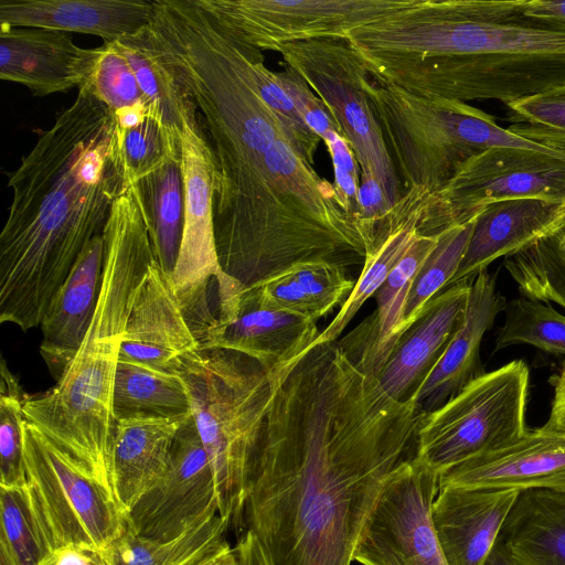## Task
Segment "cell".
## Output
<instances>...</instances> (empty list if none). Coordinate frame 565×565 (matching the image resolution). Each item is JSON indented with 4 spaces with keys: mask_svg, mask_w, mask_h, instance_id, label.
<instances>
[{
    "mask_svg": "<svg viewBox=\"0 0 565 565\" xmlns=\"http://www.w3.org/2000/svg\"><path fill=\"white\" fill-rule=\"evenodd\" d=\"M525 15L565 25V0H523Z\"/></svg>",
    "mask_w": 565,
    "mask_h": 565,
    "instance_id": "cell-45",
    "label": "cell"
},
{
    "mask_svg": "<svg viewBox=\"0 0 565 565\" xmlns=\"http://www.w3.org/2000/svg\"><path fill=\"white\" fill-rule=\"evenodd\" d=\"M86 87L118 119L131 111L148 110L136 75L117 42H104ZM79 86V87H81Z\"/></svg>",
    "mask_w": 565,
    "mask_h": 565,
    "instance_id": "cell-39",
    "label": "cell"
},
{
    "mask_svg": "<svg viewBox=\"0 0 565 565\" xmlns=\"http://www.w3.org/2000/svg\"><path fill=\"white\" fill-rule=\"evenodd\" d=\"M484 565H518L503 550L497 540L491 553L489 554Z\"/></svg>",
    "mask_w": 565,
    "mask_h": 565,
    "instance_id": "cell-48",
    "label": "cell"
},
{
    "mask_svg": "<svg viewBox=\"0 0 565 565\" xmlns=\"http://www.w3.org/2000/svg\"><path fill=\"white\" fill-rule=\"evenodd\" d=\"M129 189L143 216L156 259L167 274L172 275L184 222L181 159L170 158L162 167Z\"/></svg>",
    "mask_w": 565,
    "mask_h": 565,
    "instance_id": "cell-29",
    "label": "cell"
},
{
    "mask_svg": "<svg viewBox=\"0 0 565 565\" xmlns=\"http://www.w3.org/2000/svg\"><path fill=\"white\" fill-rule=\"evenodd\" d=\"M422 411L398 402L338 342L313 343L279 382L244 509L274 565H350Z\"/></svg>",
    "mask_w": 565,
    "mask_h": 565,
    "instance_id": "cell-2",
    "label": "cell"
},
{
    "mask_svg": "<svg viewBox=\"0 0 565 565\" xmlns=\"http://www.w3.org/2000/svg\"><path fill=\"white\" fill-rule=\"evenodd\" d=\"M201 343L172 282L157 259L148 269L130 310L119 360L180 374Z\"/></svg>",
    "mask_w": 565,
    "mask_h": 565,
    "instance_id": "cell-17",
    "label": "cell"
},
{
    "mask_svg": "<svg viewBox=\"0 0 565 565\" xmlns=\"http://www.w3.org/2000/svg\"><path fill=\"white\" fill-rule=\"evenodd\" d=\"M565 492V433L543 426L439 475V488Z\"/></svg>",
    "mask_w": 565,
    "mask_h": 565,
    "instance_id": "cell-18",
    "label": "cell"
},
{
    "mask_svg": "<svg viewBox=\"0 0 565 565\" xmlns=\"http://www.w3.org/2000/svg\"><path fill=\"white\" fill-rule=\"evenodd\" d=\"M472 280L436 295L398 337L376 375L392 398L407 402L416 396L465 318Z\"/></svg>",
    "mask_w": 565,
    "mask_h": 565,
    "instance_id": "cell-19",
    "label": "cell"
},
{
    "mask_svg": "<svg viewBox=\"0 0 565 565\" xmlns=\"http://www.w3.org/2000/svg\"><path fill=\"white\" fill-rule=\"evenodd\" d=\"M190 414L168 417L135 413L117 417L114 490L129 513L166 472L174 437Z\"/></svg>",
    "mask_w": 565,
    "mask_h": 565,
    "instance_id": "cell-26",
    "label": "cell"
},
{
    "mask_svg": "<svg viewBox=\"0 0 565 565\" xmlns=\"http://www.w3.org/2000/svg\"><path fill=\"white\" fill-rule=\"evenodd\" d=\"M475 218L437 234V244L416 273L406 298L399 335L414 322L425 306L447 288L458 270L469 243Z\"/></svg>",
    "mask_w": 565,
    "mask_h": 565,
    "instance_id": "cell-34",
    "label": "cell"
},
{
    "mask_svg": "<svg viewBox=\"0 0 565 565\" xmlns=\"http://www.w3.org/2000/svg\"><path fill=\"white\" fill-rule=\"evenodd\" d=\"M230 526L215 511L175 539L156 540L138 534L129 521L122 534L97 554L104 565H180L225 543Z\"/></svg>",
    "mask_w": 565,
    "mask_h": 565,
    "instance_id": "cell-31",
    "label": "cell"
},
{
    "mask_svg": "<svg viewBox=\"0 0 565 565\" xmlns=\"http://www.w3.org/2000/svg\"><path fill=\"white\" fill-rule=\"evenodd\" d=\"M507 299L497 290L488 270L471 284L465 318L445 353L414 397L422 412H431L455 396L467 384L486 373L480 359L483 335L504 311Z\"/></svg>",
    "mask_w": 565,
    "mask_h": 565,
    "instance_id": "cell-25",
    "label": "cell"
},
{
    "mask_svg": "<svg viewBox=\"0 0 565 565\" xmlns=\"http://www.w3.org/2000/svg\"><path fill=\"white\" fill-rule=\"evenodd\" d=\"M215 511L213 470L190 414L174 437L166 472L130 511V524L145 537L172 540Z\"/></svg>",
    "mask_w": 565,
    "mask_h": 565,
    "instance_id": "cell-16",
    "label": "cell"
},
{
    "mask_svg": "<svg viewBox=\"0 0 565 565\" xmlns=\"http://www.w3.org/2000/svg\"><path fill=\"white\" fill-rule=\"evenodd\" d=\"M252 72L260 97L281 121L294 148L313 166L321 139L307 126L276 72L267 68L262 51L257 49H254L252 56Z\"/></svg>",
    "mask_w": 565,
    "mask_h": 565,
    "instance_id": "cell-41",
    "label": "cell"
},
{
    "mask_svg": "<svg viewBox=\"0 0 565 565\" xmlns=\"http://www.w3.org/2000/svg\"><path fill=\"white\" fill-rule=\"evenodd\" d=\"M439 475L413 456L392 473L353 552L363 565H448L431 518Z\"/></svg>",
    "mask_w": 565,
    "mask_h": 565,
    "instance_id": "cell-12",
    "label": "cell"
},
{
    "mask_svg": "<svg viewBox=\"0 0 565 565\" xmlns=\"http://www.w3.org/2000/svg\"><path fill=\"white\" fill-rule=\"evenodd\" d=\"M23 444L29 505L53 555L99 553L122 534L130 514L114 491L28 420Z\"/></svg>",
    "mask_w": 565,
    "mask_h": 565,
    "instance_id": "cell-8",
    "label": "cell"
},
{
    "mask_svg": "<svg viewBox=\"0 0 565 565\" xmlns=\"http://www.w3.org/2000/svg\"><path fill=\"white\" fill-rule=\"evenodd\" d=\"M52 565H104L95 552L79 548H64L54 554Z\"/></svg>",
    "mask_w": 565,
    "mask_h": 565,
    "instance_id": "cell-46",
    "label": "cell"
},
{
    "mask_svg": "<svg viewBox=\"0 0 565 565\" xmlns=\"http://www.w3.org/2000/svg\"><path fill=\"white\" fill-rule=\"evenodd\" d=\"M104 244L100 291L86 335L56 384L41 395H28L24 415L115 492V376L130 310L156 260L130 189L111 206Z\"/></svg>",
    "mask_w": 565,
    "mask_h": 565,
    "instance_id": "cell-5",
    "label": "cell"
},
{
    "mask_svg": "<svg viewBox=\"0 0 565 565\" xmlns=\"http://www.w3.org/2000/svg\"><path fill=\"white\" fill-rule=\"evenodd\" d=\"M520 491L441 487L431 507L448 565H484Z\"/></svg>",
    "mask_w": 565,
    "mask_h": 565,
    "instance_id": "cell-22",
    "label": "cell"
},
{
    "mask_svg": "<svg viewBox=\"0 0 565 565\" xmlns=\"http://www.w3.org/2000/svg\"><path fill=\"white\" fill-rule=\"evenodd\" d=\"M98 47L77 46L66 32L0 25V78L34 96L79 87L92 73Z\"/></svg>",
    "mask_w": 565,
    "mask_h": 565,
    "instance_id": "cell-20",
    "label": "cell"
},
{
    "mask_svg": "<svg viewBox=\"0 0 565 565\" xmlns=\"http://www.w3.org/2000/svg\"><path fill=\"white\" fill-rule=\"evenodd\" d=\"M526 198L565 203V150L490 148L475 154L429 193L418 232L436 235L473 220L491 203Z\"/></svg>",
    "mask_w": 565,
    "mask_h": 565,
    "instance_id": "cell-11",
    "label": "cell"
},
{
    "mask_svg": "<svg viewBox=\"0 0 565 565\" xmlns=\"http://www.w3.org/2000/svg\"><path fill=\"white\" fill-rule=\"evenodd\" d=\"M565 225V203L537 198L500 201L476 217L457 273L448 287L472 280L500 257L514 255Z\"/></svg>",
    "mask_w": 565,
    "mask_h": 565,
    "instance_id": "cell-21",
    "label": "cell"
},
{
    "mask_svg": "<svg viewBox=\"0 0 565 565\" xmlns=\"http://www.w3.org/2000/svg\"><path fill=\"white\" fill-rule=\"evenodd\" d=\"M28 394L2 358L0 364V488L26 484L23 423Z\"/></svg>",
    "mask_w": 565,
    "mask_h": 565,
    "instance_id": "cell-37",
    "label": "cell"
},
{
    "mask_svg": "<svg viewBox=\"0 0 565 565\" xmlns=\"http://www.w3.org/2000/svg\"><path fill=\"white\" fill-rule=\"evenodd\" d=\"M498 541L518 565H565V492L521 491Z\"/></svg>",
    "mask_w": 565,
    "mask_h": 565,
    "instance_id": "cell-27",
    "label": "cell"
},
{
    "mask_svg": "<svg viewBox=\"0 0 565 565\" xmlns=\"http://www.w3.org/2000/svg\"><path fill=\"white\" fill-rule=\"evenodd\" d=\"M505 319L495 338L494 352L515 344L565 355V316L550 303L526 297L507 301Z\"/></svg>",
    "mask_w": 565,
    "mask_h": 565,
    "instance_id": "cell-36",
    "label": "cell"
},
{
    "mask_svg": "<svg viewBox=\"0 0 565 565\" xmlns=\"http://www.w3.org/2000/svg\"><path fill=\"white\" fill-rule=\"evenodd\" d=\"M104 248V233L87 243L41 322L40 353L56 381L78 351L94 317L102 285Z\"/></svg>",
    "mask_w": 565,
    "mask_h": 565,
    "instance_id": "cell-23",
    "label": "cell"
},
{
    "mask_svg": "<svg viewBox=\"0 0 565 565\" xmlns=\"http://www.w3.org/2000/svg\"><path fill=\"white\" fill-rule=\"evenodd\" d=\"M347 40L372 77L423 97L507 105L565 87V25L523 0H414Z\"/></svg>",
    "mask_w": 565,
    "mask_h": 565,
    "instance_id": "cell-4",
    "label": "cell"
},
{
    "mask_svg": "<svg viewBox=\"0 0 565 565\" xmlns=\"http://www.w3.org/2000/svg\"><path fill=\"white\" fill-rule=\"evenodd\" d=\"M115 140L128 188L158 170L170 158L181 159V142L150 115L132 127L116 128Z\"/></svg>",
    "mask_w": 565,
    "mask_h": 565,
    "instance_id": "cell-38",
    "label": "cell"
},
{
    "mask_svg": "<svg viewBox=\"0 0 565 565\" xmlns=\"http://www.w3.org/2000/svg\"><path fill=\"white\" fill-rule=\"evenodd\" d=\"M414 0H203L244 42L259 51L351 31L408 7Z\"/></svg>",
    "mask_w": 565,
    "mask_h": 565,
    "instance_id": "cell-14",
    "label": "cell"
},
{
    "mask_svg": "<svg viewBox=\"0 0 565 565\" xmlns=\"http://www.w3.org/2000/svg\"><path fill=\"white\" fill-rule=\"evenodd\" d=\"M216 307L201 330V349L241 353L274 371L291 363L319 335L317 322L269 300L259 286L244 287L226 275L214 284Z\"/></svg>",
    "mask_w": 565,
    "mask_h": 565,
    "instance_id": "cell-13",
    "label": "cell"
},
{
    "mask_svg": "<svg viewBox=\"0 0 565 565\" xmlns=\"http://www.w3.org/2000/svg\"><path fill=\"white\" fill-rule=\"evenodd\" d=\"M554 395L551 413L543 426L546 429L565 433V361L557 374L550 379Z\"/></svg>",
    "mask_w": 565,
    "mask_h": 565,
    "instance_id": "cell-44",
    "label": "cell"
},
{
    "mask_svg": "<svg viewBox=\"0 0 565 565\" xmlns=\"http://www.w3.org/2000/svg\"><path fill=\"white\" fill-rule=\"evenodd\" d=\"M291 363L266 371L241 353L201 349L180 372L213 470L218 513L231 525L244 521L266 416Z\"/></svg>",
    "mask_w": 565,
    "mask_h": 565,
    "instance_id": "cell-6",
    "label": "cell"
},
{
    "mask_svg": "<svg viewBox=\"0 0 565 565\" xmlns=\"http://www.w3.org/2000/svg\"><path fill=\"white\" fill-rule=\"evenodd\" d=\"M257 286L275 305L317 321L343 305L355 284L343 267L326 262H305Z\"/></svg>",
    "mask_w": 565,
    "mask_h": 565,
    "instance_id": "cell-30",
    "label": "cell"
},
{
    "mask_svg": "<svg viewBox=\"0 0 565 565\" xmlns=\"http://www.w3.org/2000/svg\"><path fill=\"white\" fill-rule=\"evenodd\" d=\"M505 106L509 130L529 140L565 146V87Z\"/></svg>",
    "mask_w": 565,
    "mask_h": 565,
    "instance_id": "cell-40",
    "label": "cell"
},
{
    "mask_svg": "<svg viewBox=\"0 0 565 565\" xmlns=\"http://www.w3.org/2000/svg\"><path fill=\"white\" fill-rule=\"evenodd\" d=\"M504 267L523 297L565 308V225L505 257Z\"/></svg>",
    "mask_w": 565,
    "mask_h": 565,
    "instance_id": "cell-33",
    "label": "cell"
},
{
    "mask_svg": "<svg viewBox=\"0 0 565 565\" xmlns=\"http://www.w3.org/2000/svg\"><path fill=\"white\" fill-rule=\"evenodd\" d=\"M148 25L116 42L136 75L148 115L159 120L168 134L181 142L185 126L201 129L199 111L158 55Z\"/></svg>",
    "mask_w": 565,
    "mask_h": 565,
    "instance_id": "cell-28",
    "label": "cell"
},
{
    "mask_svg": "<svg viewBox=\"0 0 565 565\" xmlns=\"http://www.w3.org/2000/svg\"><path fill=\"white\" fill-rule=\"evenodd\" d=\"M320 98L350 145L360 180L374 179L393 206L404 192L366 87L370 74L345 39L294 42L277 51Z\"/></svg>",
    "mask_w": 565,
    "mask_h": 565,
    "instance_id": "cell-10",
    "label": "cell"
},
{
    "mask_svg": "<svg viewBox=\"0 0 565 565\" xmlns=\"http://www.w3.org/2000/svg\"><path fill=\"white\" fill-rule=\"evenodd\" d=\"M153 8L152 44L210 137L224 275L248 287L305 262L363 265L371 254L365 234L257 90L255 47L203 0H154Z\"/></svg>",
    "mask_w": 565,
    "mask_h": 565,
    "instance_id": "cell-1",
    "label": "cell"
},
{
    "mask_svg": "<svg viewBox=\"0 0 565 565\" xmlns=\"http://www.w3.org/2000/svg\"><path fill=\"white\" fill-rule=\"evenodd\" d=\"M110 110L86 87L38 132L9 174V215L0 234V322L40 327L83 248L104 233L128 191Z\"/></svg>",
    "mask_w": 565,
    "mask_h": 565,
    "instance_id": "cell-3",
    "label": "cell"
},
{
    "mask_svg": "<svg viewBox=\"0 0 565 565\" xmlns=\"http://www.w3.org/2000/svg\"><path fill=\"white\" fill-rule=\"evenodd\" d=\"M530 370L522 360L486 372L440 407L422 412L416 457L438 475L519 440L527 430Z\"/></svg>",
    "mask_w": 565,
    "mask_h": 565,
    "instance_id": "cell-9",
    "label": "cell"
},
{
    "mask_svg": "<svg viewBox=\"0 0 565 565\" xmlns=\"http://www.w3.org/2000/svg\"><path fill=\"white\" fill-rule=\"evenodd\" d=\"M113 403L116 417L135 413L168 417L191 413L180 374L159 372L125 360H118Z\"/></svg>",
    "mask_w": 565,
    "mask_h": 565,
    "instance_id": "cell-32",
    "label": "cell"
},
{
    "mask_svg": "<svg viewBox=\"0 0 565 565\" xmlns=\"http://www.w3.org/2000/svg\"><path fill=\"white\" fill-rule=\"evenodd\" d=\"M233 554L234 565H274L270 555L250 530H245L241 535Z\"/></svg>",
    "mask_w": 565,
    "mask_h": 565,
    "instance_id": "cell-43",
    "label": "cell"
},
{
    "mask_svg": "<svg viewBox=\"0 0 565 565\" xmlns=\"http://www.w3.org/2000/svg\"><path fill=\"white\" fill-rule=\"evenodd\" d=\"M322 141L324 142L332 161L334 172L333 185L347 212L354 218L362 230L360 222L359 198L360 168L355 156L340 131H333Z\"/></svg>",
    "mask_w": 565,
    "mask_h": 565,
    "instance_id": "cell-42",
    "label": "cell"
},
{
    "mask_svg": "<svg viewBox=\"0 0 565 565\" xmlns=\"http://www.w3.org/2000/svg\"><path fill=\"white\" fill-rule=\"evenodd\" d=\"M366 90L406 190L434 193L468 159L490 148L565 150L500 127L493 116L465 102L418 96L371 75Z\"/></svg>",
    "mask_w": 565,
    "mask_h": 565,
    "instance_id": "cell-7",
    "label": "cell"
},
{
    "mask_svg": "<svg viewBox=\"0 0 565 565\" xmlns=\"http://www.w3.org/2000/svg\"><path fill=\"white\" fill-rule=\"evenodd\" d=\"M47 546L29 505L25 487L0 491V565H52Z\"/></svg>",
    "mask_w": 565,
    "mask_h": 565,
    "instance_id": "cell-35",
    "label": "cell"
},
{
    "mask_svg": "<svg viewBox=\"0 0 565 565\" xmlns=\"http://www.w3.org/2000/svg\"><path fill=\"white\" fill-rule=\"evenodd\" d=\"M230 547V544L225 542L218 547L200 553L180 565H218Z\"/></svg>",
    "mask_w": 565,
    "mask_h": 565,
    "instance_id": "cell-47",
    "label": "cell"
},
{
    "mask_svg": "<svg viewBox=\"0 0 565 565\" xmlns=\"http://www.w3.org/2000/svg\"><path fill=\"white\" fill-rule=\"evenodd\" d=\"M218 565H234L233 547H230Z\"/></svg>",
    "mask_w": 565,
    "mask_h": 565,
    "instance_id": "cell-49",
    "label": "cell"
},
{
    "mask_svg": "<svg viewBox=\"0 0 565 565\" xmlns=\"http://www.w3.org/2000/svg\"><path fill=\"white\" fill-rule=\"evenodd\" d=\"M153 10L146 0H1L0 25L77 32L114 42L146 28Z\"/></svg>",
    "mask_w": 565,
    "mask_h": 565,
    "instance_id": "cell-24",
    "label": "cell"
},
{
    "mask_svg": "<svg viewBox=\"0 0 565 565\" xmlns=\"http://www.w3.org/2000/svg\"><path fill=\"white\" fill-rule=\"evenodd\" d=\"M181 167L184 192V222L172 282L194 326L211 317L209 286L224 273L215 241L214 199L216 166L202 129L185 126L181 134Z\"/></svg>",
    "mask_w": 565,
    "mask_h": 565,
    "instance_id": "cell-15",
    "label": "cell"
}]
</instances>
